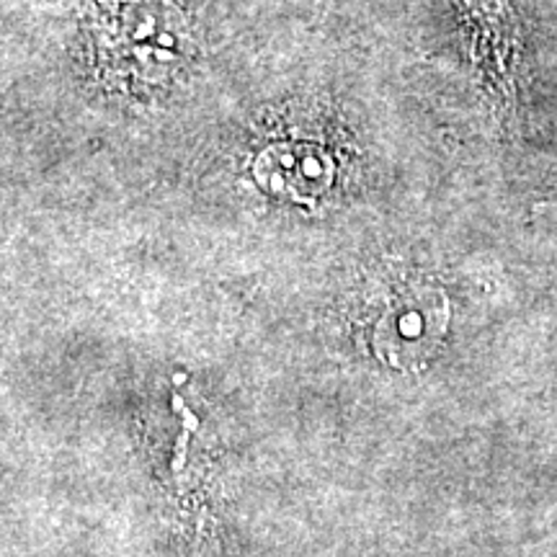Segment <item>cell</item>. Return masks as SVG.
I'll return each mask as SVG.
<instances>
[{"instance_id": "obj_3", "label": "cell", "mask_w": 557, "mask_h": 557, "mask_svg": "<svg viewBox=\"0 0 557 557\" xmlns=\"http://www.w3.org/2000/svg\"><path fill=\"white\" fill-rule=\"evenodd\" d=\"M253 173L271 194L295 201H318L331 189L336 163L315 143H276L256 158Z\"/></svg>"}, {"instance_id": "obj_2", "label": "cell", "mask_w": 557, "mask_h": 557, "mask_svg": "<svg viewBox=\"0 0 557 557\" xmlns=\"http://www.w3.org/2000/svg\"><path fill=\"white\" fill-rule=\"evenodd\" d=\"M447 325L449 302L444 292L426 284H406L382 302L372 346L393 369H418L442 344Z\"/></svg>"}, {"instance_id": "obj_1", "label": "cell", "mask_w": 557, "mask_h": 557, "mask_svg": "<svg viewBox=\"0 0 557 557\" xmlns=\"http://www.w3.org/2000/svg\"><path fill=\"white\" fill-rule=\"evenodd\" d=\"M94 50L111 86L148 96L189 65L194 37L189 21L171 0H114L96 21Z\"/></svg>"}]
</instances>
